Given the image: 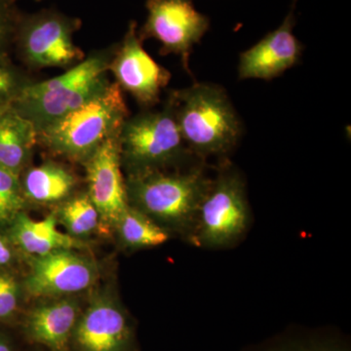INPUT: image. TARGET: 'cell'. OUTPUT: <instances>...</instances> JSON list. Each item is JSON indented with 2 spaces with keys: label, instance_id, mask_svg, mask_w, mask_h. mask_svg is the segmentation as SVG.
Instances as JSON below:
<instances>
[{
  "label": "cell",
  "instance_id": "obj_6",
  "mask_svg": "<svg viewBox=\"0 0 351 351\" xmlns=\"http://www.w3.org/2000/svg\"><path fill=\"white\" fill-rule=\"evenodd\" d=\"M201 204L189 243L205 249L230 248L248 232L251 211L239 170L223 162Z\"/></svg>",
  "mask_w": 351,
  "mask_h": 351
},
{
  "label": "cell",
  "instance_id": "obj_22",
  "mask_svg": "<svg viewBox=\"0 0 351 351\" xmlns=\"http://www.w3.org/2000/svg\"><path fill=\"white\" fill-rule=\"evenodd\" d=\"M23 289L15 274L0 269V323L15 319L20 311Z\"/></svg>",
  "mask_w": 351,
  "mask_h": 351
},
{
  "label": "cell",
  "instance_id": "obj_27",
  "mask_svg": "<svg viewBox=\"0 0 351 351\" xmlns=\"http://www.w3.org/2000/svg\"><path fill=\"white\" fill-rule=\"evenodd\" d=\"M36 1H41V0H36Z\"/></svg>",
  "mask_w": 351,
  "mask_h": 351
},
{
  "label": "cell",
  "instance_id": "obj_23",
  "mask_svg": "<svg viewBox=\"0 0 351 351\" xmlns=\"http://www.w3.org/2000/svg\"><path fill=\"white\" fill-rule=\"evenodd\" d=\"M13 0H0V57L6 56L8 44L15 38L21 14L16 11Z\"/></svg>",
  "mask_w": 351,
  "mask_h": 351
},
{
  "label": "cell",
  "instance_id": "obj_14",
  "mask_svg": "<svg viewBox=\"0 0 351 351\" xmlns=\"http://www.w3.org/2000/svg\"><path fill=\"white\" fill-rule=\"evenodd\" d=\"M80 313L78 302L71 298L43 302L25 315V336L51 351H69Z\"/></svg>",
  "mask_w": 351,
  "mask_h": 351
},
{
  "label": "cell",
  "instance_id": "obj_4",
  "mask_svg": "<svg viewBox=\"0 0 351 351\" xmlns=\"http://www.w3.org/2000/svg\"><path fill=\"white\" fill-rule=\"evenodd\" d=\"M129 117L123 91L114 82L80 108L39 132L38 144L51 154L84 163Z\"/></svg>",
  "mask_w": 351,
  "mask_h": 351
},
{
  "label": "cell",
  "instance_id": "obj_3",
  "mask_svg": "<svg viewBox=\"0 0 351 351\" xmlns=\"http://www.w3.org/2000/svg\"><path fill=\"white\" fill-rule=\"evenodd\" d=\"M114 50L96 51L63 75L32 83L12 107L39 133L106 89Z\"/></svg>",
  "mask_w": 351,
  "mask_h": 351
},
{
  "label": "cell",
  "instance_id": "obj_12",
  "mask_svg": "<svg viewBox=\"0 0 351 351\" xmlns=\"http://www.w3.org/2000/svg\"><path fill=\"white\" fill-rule=\"evenodd\" d=\"M295 2L282 24L240 54L239 80L269 82L299 63L304 46L294 34Z\"/></svg>",
  "mask_w": 351,
  "mask_h": 351
},
{
  "label": "cell",
  "instance_id": "obj_24",
  "mask_svg": "<svg viewBox=\"0 0 351 351\" xmlns=\"http://www.w3.org/2000/svg\"><path fill=\"white\" fill-rule=\"evenodd\" d=\"M15 249L7 235L0 234V269H4L13 263Z\"/></svg>",
  "mask_w": 351,
  "mask_h": 351
},
{
  "label": "cell",
  "instance_id": "obj_19",
  "mask_svg": "<svg viewBox=\"0 0 351 351\" xmlns=\"http://www.w3.org/2000/svg\"><path fill=\"white\" fill-rule=\"evenodd\" d=\"M54 215L57 221L66 228L68 234L77 239L88 237L101 226L100 215L87 191L75 193L60 203Z\"/></svg>",
  "mask_w": 351,
  "mask_h": 351
},
{
  "label": "cell",
  "instance_id": "obj_16",
  "mask_svg": "<svg viewBox=\"0 0 351 351\" xmlns=\"http://www.w3.org/2000/svg\"><path fill=\"white\" fill-rule=\"evenodd\" d=\"M36 127L13 107L0 108V166L20 176L38 145Z\"/></svg>",
  "mask_w": 351,
  "mask_h": 351
},
{
  "label": "cell",
  "instance_id": "obj_11",
  "mask_svg": "<svg viewBox=\"0 0 351 351\" xmlns=\"http://www.w3.org/2000/svg\"><path fill=\"white\" fill-rule=\"evenodd\" d=\"M119 132L108 138L83 163L88 195L98 210L101 225L108 228H114L119 217L129 206L125 179L121 170Z\"/></svg>",
  "mask_w": 351,
  "mask_h": 351
},
{
  "label": "cell",
  "instance_id": "obj_5",
  "mask_svg": "<svg viewBox=\"0 0 351 351\" xmlns=\"http://www.w3.org/2000/svg\"><path fill=\"white\" fill-rule=\"evenodd\" d=\"M119 138L121 166L127 176L178 169L189 161L202 162L182 140L171 93L161 110H145L127 117Z\"/></svg>",
  "mask_w": 351,
  "mask_h": 351
},
{
  "label": "cell",
  "instance_id": "obj_1",
  "mask_svg": "<svg viewBox=\"0 0 351 351\" xmlns=\"http://www.w3.org/2000/svg\"><path fill=\"white\" fill-rule=\"evenodd\" d=\"M204 163L186 170L152 171L127 176V198L130 206L189 242L195 232L201 204L211 188Z\"/></svg>",
  "mask_w": 351,
  "mask_h": 351
},
{
  "label": "cell",
  "instance_id": "obj_21",
  "mask_svg": "<svg viewBox=\"0 0 351 351\" xmlns=\"http://www.w3.org/2000/svg\"><path fill=\"white\" fill-rule=\"evenodd\" d=\"M34 82L7 56L0 57V108L12 107L25 88Z\"/></svg>",
  "mask_w": 351,
  "mask_h": 351
},
{
  "label": "cell",
  "instance_id": "obj_15",
  "mask_svg": "<svg viewBox=\"0 0 351 351\" xmlns=\"http://www.w3.org/2000/svg\"><path fill=\"white\" fill-rule=\"evenodd\" d=\"M54 214L36 221L23 211L11 221L7 237L15 248L27 256H44L60 250L82 248L80 240L60 232Z\"/></svg>",
  "mask_w": 351,
  "mask_h": 351
},
{
  "label": "cell",
  "instance_id": "obj_28",
  "mask_svg": "<svg viewBox=\"0 0 351 351\" xmlns=\"http://www.w3.org/2000/svg\"><path fill=\"white\" fill-rule=\"evenodd\" d=\"M13 1H14V0H13Z\"/></svg>",
  "mask_w": 351,
  "mask_h": 351
},
{
  "label": "cell",
  "instance_id": "obj_17",
  "mask_svg": "<svg viewBox=\"0 0 351 351\" xmlns=\"http://www.w3.org/2000/svg\"><path fill=\"white\" fill-rule=\"evenodd\" d=\"M23 195L27 202L58 204L75 195L78 179L66 166L48 160L27 167L20 175Z\"/></svg>",
  "mask_w": 351,
  "mask_h": 351
},
{
  "label": "cell",
  "instance_id": "obj_2",
  "mask_svg": "<svg viewBox=\"0 0 351 351\" xmlns=\"http://www.w3.org/2000/svg\"><path fill=\"white\" fill-rule=\"evenodd\" d=\"M170 93L182 140L196 158L205 163L209 157L223 158L235 149L241 121L223 87L195 83Z\"/></svg>",
  "mask_w": 351,
  "mask_h": 351
},
{
  "label": "cell",
  "instance_id": "obj_20",
  "mask_svg": "<svg viewBox=\"0 0 351 351\" xmlns=\"http://www.w3.org/2000/svg\"><path fill=\"white\" fill-rule=\"evenodd\" d=\"M27 203L20 176L0 166V226L10 225L15 217L24 211Z\"/></svg>",
  "mask_w": 351,
  "mask_h": 351
},
{
  "label": "cell",
  "instance_id": "obj_18",
  "mask_svg": "<svg viewBox=\"0 0 351 351\" xmlns=\"http://www.w3.org/2000/svg\"><path fill=\"white\" fill-rule=\"evenodd\" d=\"M113 230L122 246L129 250L160 246L170 239L171 234L147 215L136 208H126Z\"/></svg>",
  "mask_w": 351,
  "mask_h": 351
},
{
  "label": "cell",
  "instance_id": "obj_8",
  "mask_svg": "<svg viewBox=\"0 0 351 351\" xmlns=\"http://www.w3.org/2000/svg\"><path fill=\"white\" fill-rule=\"evenodd\" d=\"M145 8L147 17L138 31L140 38L156 39L161 54L181 58L184 71L193 75L189 57L209 29V17L196 10L193 0H147Z\"/></svg>",
  "mask_w": 351,
  "mask_h": 351
},
{
  "label": "cell",
  "instance_id": "obj_7",
  "mask_svg": "<svg viewBox=\"0 0 351 351\" xmlns=\"http://www.w3.org/2000/svg\"><path fill=\"white\" fill-rule=\"evenodd\" d=\"M82 20L56 9L21 15L14 40L25 66L32 69H69L85 59L75 43Z\"/></svg>",
  "mask_w": 351,
  "mask_h": 351
},
{
  "label": "cell",
  "instance_id": "obj_9",
  "mask_svg": "<svg viewBox=\"0 0 351 351\" xmlns=\"http://www.w3.org/2000/svg\"><path fill=\"white\" fill-rule=\"evenodd\" d=\"M108 71L120 89L130 94L145 110L159 103L172 77L170 71L156 63L143 47L135 21L129 24L121 43L115 45Z\"/></svg>",
  "mask_w": 351,
  "mask_h": 351
},
{
  "label": "cell",
  "instance_id": "obj_26",
  "mask_svg": "<svg viewBox=\"0 0 351 351\" xmlns=\"http://www.w3.org/2000/svg\"><path fill=\"white\" fill-rule=\"evenodd\" d=\"M0 351H13L10 341L2 334H0Z\"/></svg>",
  "mask_w": 351,
  "mask_h": 351
},
{
  "label": "cell",
  "instance_id": "obj_25",
  "mask_svg": "<svg viewBox=\"0 0 351 351\" xmlns=\"http://www.w3.org/2000/svg\"><path fill=\"white\" fill-rule=\"evenodd\" d=\"M289 351H339L335 350V348H330V346H301V348H292Z\"/></svg>",
  "mask_w": 351,
  "mask_h": 351
},
{
  "label": "cell",
  "instance_id": "obj_13",
  "mask_svg": "<svg viewBox=\"0 0 351 351\" xmlns=\"http://www.w3.org/2000/svg\"><path fill=\"white\" fill-rule=\"evenodd\" d=\"M132 339L126 313L114 300L103 295L80 313L71 346L76 351H127Z\"/></svg>",
  "mask_w": 351,
  "mask_h": 351
},
{
  "label": "cell",
  "instance_id": "obj_10",
  "mask_svg": "<svg viewBox=\"0 0 351 351\" xmlns=\"http://www.w3.org/2000/svg\"><path fill=\"white\" fill-rule=\"evenodd\" d=\"M29 274L23 287L34 298L68 297L91 288L98 269L75 250H60L44 256H27Z\"/></svg>",
  "mask_w": 351,
  "mask_h": 351
}]
</instances>
